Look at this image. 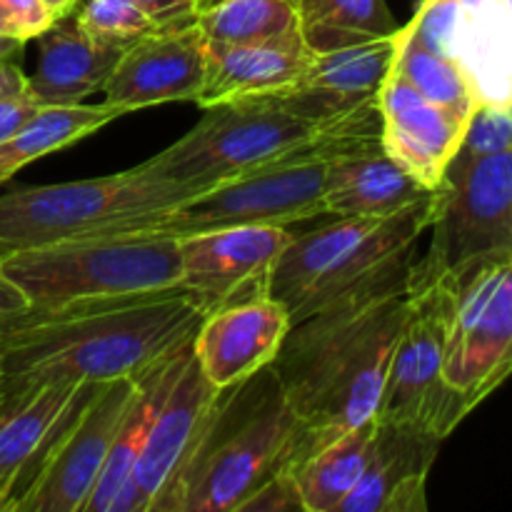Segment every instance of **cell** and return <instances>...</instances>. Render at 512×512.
<instances>
[{
  "label": "cell",
  "mask_w": 512,
  "mask_h": 512,
  "mask_svg": "<svg viewBox=\"0 0 512 512\" xmlns=\"http://www.w3.org/2000/svg\"><path fill=\"white\" fill-rule=\"evenodd\" d=\"M195 23L208 43H268L300 33L293 0H218L198 10Z\"/></svg>",
  "instance_id": "28"
},
{
  "label": "cell",
  "mask_w": 512,
  "mask_h": 512,
  "mask_svg": "<svg viewBox=\"0 0 512 512\" xmlns=\"http://www.w3.org/2000/svg\"><path fill=\"white\" fill-rule=\"evenodd\" d=\"M303 418L285 398L273 365L223 388L173 483L150 512H238L278 473H288Z\"/></svg>",
  "instance_id": "3"
},
{
  "label": "cell",
  "mask_w": 512,
  "mask_h": 512,
  "mask_svg": "<svg viewBox=\"0 0 512 512\" xmlns=\"http://www.w3.org/2000/svg\"><path fill=\"white\" fill-rule=\"evenodd\" d=\"M80 385V383H78ZM78 385H48L0 418V512Z\"/></svg>",
  "instance_id": "27"
},
{
  "label": "cell",
  "mask_w": 512,
  "mask_h": 512,
  "mask_svg": "<svg viewBox=\"0 0 512 512\" xmlns=\"http://www.w3.org/2000/svg\"><path fill=\"white\" fill-rule=\"evenodd\" d=\"M400 33L450 60L478 105L512 108V0H420Z\"/></svg>",
  "instance_id": "11"
},
{
  "label": "cell",
  "mask_w": 512,
  "mask_h": 512,
  "mask_svg": "<svg viewBox=\"0 0 512 512\" xmlns=\"http://www.w3.org/2000/svg\"><path fill=\"white\" fill-rule=\"evenodd\" d=\"M313 58L300 33L268 43H208V73L195 103L208 108L223 100L278 93L298 83Z\"/></svg>",
  "instance_id": "23"
},
{
  "label": "cell",
  "mask_w": 512,
  "mask_h": 512,
  "mask_svg": "<svg viewBox=\"0 0 512 512\" xmlns=\"http://www.w3.org/2000/svg\"><path fill=\"white\" fill-rule=\"evenodd\" d=\"M203 110V118L183 138L140 165L163 178L213 188L223 180L305 153L330 125L298 118L265 95L223 100Z\"/></svg>",
  "instance_id": "7"
},
{
  "label": "cell",
  "mask_w": 512,
  "mask_h": 512,
  "mask_svg": "<svg viewBox=\"0 0 512 512\" xmlns=\"http://www.w3.org/2000/svg\"><path fill=\"white\" fill-rule=\"evenodd\" d=\"M40 3L48 8V13L53 15V20H58V18H65V15L73 13V10L78 8L83 0H40Z\"/></svg>",
  "instance_id": "38"
},
{
  "label": "cell",
  "mask_w": 512,
  "mask_h": 512,
  "mask_svg": "<svg viewBox=\"0 0 512 512\" xmlns=\"http://www.w3.org/2000/svg\"><path fill=\"white\" fill-rule=\"evenodd\" d=\"M0 15L8 20L13 35L23 43L38 38L43 30L55 23L53 15L40 0H0Z\"/></svg>",
  "instance_id": "33"
},
{
  "label": "cell",
  "mask_w": 512,
  "mask_h": 512,
  "mask_svg": "<svg viewBox=\"0 0 512 512\" xmlns=\"http://www.w3.org/2000/svg\"><path fill=\"white\" fill-rule=\"evenodd\" d=\"M443 440L405 423L375 420L363 478L338 512H423L430 465Z\"/></svg>",
  "instance_id": "19"
},
{
  "label": "cell",
  "mask_w": 512,
  "mask_h": 512,
  "mask_svg": "<svg viewBox=\"0 0 512 512\" xmlns=\"http://www.w3.org/2000/svg\"><path fill=\"white\" fill-rule=\"evenodd\" d=\"M208 73V40L198 23L155 28L133 40L103 85L105 103L125 115L150 105L198 100Z\"/></svg>",
  "instance_id": "14"
},
{
  "label": "cell",
  "mask_w": 512,
  "mask_h": 512,
  "mask_svg": "<svg viewBox=\"0 0 512 512\" xmlns=\"http://www.w3.org/2000/svg\"><path fill=\"white\" fill-rule=\"evenodd\" d=\"M0 35H5V38H15V35H13V28H10L8 20H5L3 15H0ZM20 43H23V40H20Z\"/></svg>",
  "instance_id": "40"
},
{
  "label": "cell",
  "mask_w": 512,
  "mask_h": 512,
  "mask_svg": "<svg viewBox=\"0 0 512 512\" xmlns=\"http://www.w3.org/2000/svg\"><path fill=\"white\" fill-rule=\"evenodd\" d=\"M28 88V78L13 60H0V100L23 95Z\"/></svg>",
  "instance_id": "37"
},
{
  "label": "cell",
  "mask_w": 512,
  "mask_h": 512,
  "mask_svg": "<svg viewBox=\"0 0 512 512\" xmlns=\"http://www.w3.org/2000/svg\"><path fill=\"white\" fill-rule=\"evenodd\" d=\"M30 308L28 298L18 290V285L10 283L0 270V325L10 323L13 318L23 315Z\"/></svg>",
  "instance_id": "36"
},
{
  "label": "cell",
  "mask_w": 512,
  "mask_h": 512,
  "mask_svg": "<svg viewBox=\"0 0 512 512\" xmlns=\"http://www.w3.org/2000/svg\"><path fill=\"white\" fill-rule=\"evenodd\" d=\"M73 15L85 33L108 43L130 45L155 30L148 15L130 0H83Z\"/></svg>",
  "instance_id": "30"
},
{
  "label": "cell",
  "mask_w": 512,
  "mask_h": 512,
  "mask_svg": "<svg viewBox=\"0 0 512 512\" xmlns=\"http://www.w3.org/2000/svg\"><path fill=\"white\" fill-rule=\"evenodd\" d=\"M295 238L290 225H238L180 240V288L205 310L268 293V273Z\"/></svg>",
  "instance_id": "13"
},
{
  "label": "cell",
  "mask_w": 512,
  "mask_h": 512,
  "mask_svg": "<svg viewBox=\"0 0 512 512\" xmlns=\"http://www.w3.org/2000/svg\"><path fill=\"white\" fill-rule=\"evenodd\" d=\"M508 375H512V353H510V358H508Z\"/></svg>",
  "instance_id": "42"
},
{
  "label": "cell",
  "mask_w": 512,
  "mask_h": 512,
  "mask_svg": "<svg viewBox=\"0 0 512 512\" xmlns=\"http://www.w3.org/2000/svg\"><path fill=\"white\" fill-rule=\"evenodd\" d=\"M395 58V35L350 48L315 53L298 83L265 95L278 108L310 120L333 123L378 98Z\"/></svg>",
  "instance_id": "17"
},
{
  "label": "cell",
  "mask_w": 512,
  "mask_h": 512,
  "mask_svg": "<svg viewBox=\"0 0 512 512\" xmlns=\"http://www.w3.org/2000/svg\"><path fill=\"white\" fill-rule=\"evenodd\" d=\"M512 145V108L480 105L468 120L458 153L468 158L493 155Z\"/></svg>",
  "instance_id": "31"
},
{
  "label": "cell",
  "mask_w": 512,
  "mask_h": 512,
  "mask_svg": "<svg viewBox=\"0 0 512 512\" xmlns=\"http://www.w3.org/2000/svg\"><path fill=\"white\" fill-rule=\"evenodd\" d=\"M213 3H218V0H195V5H198V10L208 8V5H213Z\"/></svg>",
  "instance_id": "41"
},
{
  "label": "cell",
  "mask_w": 512,
  "mask_h": 512,
  "mask_svg": "<svg viewBox=\"0 0 512 512\" xmlns=\"http://www.w3.org/2000/svg\"><path fill=\"white\" fill-rule=\"evenodd\" d=\"M188 345L173 350L155 365L145 368L140 375H135L138 388H135L133 403H130L123 423H120L118 435L110 445L108 460L100 470L93 493L85 500L83 512H143V503H140V495L133 483L135 463H138L155 413H158L160 403H163L165 393H168L170 383L178 373L180 358H183Z\"/></svg>",
  "instance_id": "22"
},
{
  "label": "cell",
  "mask_w": 512,
  "mask_h": 512,
  "mask_svg": "<svg viewBox=\"0 0 512 512\" xmlns=\"http://www.w3.org/2000/svg\"><path fill=\"white\" fill-rule=\"evenodd\" d=\"M413 263L410 253L290 325L270 363L285 398L303 418L290 475L330 440L378 415L395 343L410 313Z\"/></svg>",
  "instance_id": "1"
},
{
  "label": "cell",
  "mask_w": 512,
  "mask_h": 512,
  "mask_svg": "<svg viewBox=\"0 0 512 512\" xmlns=\"http://www.w3.org/2000/svg\"><path fill=\"white\" fill-rule=\"evenodd\" d=\"M433 193L383 143L345 150L325 163L323 205L330 218H383Z\"/></svg>",
  "instance_id": "20"
},
{
  "label": "cell",
  "mask_w": 512,
  "mask_h": 512,
  "mask_svg": "<svg viewBox=\"0 0 512 512\" xmlns=\"http://www.w3.org/2000/svg\"><path fill=\"white\" fill-rule=\"evenodd\" d=\"M378 103L383 113V148L420 183L438 190L463 143L468 120L425 98L393 68L380 85Z\"/></svg>",
  "instance_id": "18"
},
{
  "label": "cell",
  "mask_w": 512,
  "mask_h": 512,
  "mask_svg": "<svg viewBox=\"0 0 512 512\" xmlns=\"http://www.w3.org/2000/svg\"><path fill=\"white\" fill-rule=\"evenodd\" d=\"M393 70L410 80L425 98L463 115L465 120H470V115L480 108L465 75L450 60L413 43L400 30L395 33Z\"/></svg>",
  "instance_id": "29"
},
{
  "label": "cell",
  "mask_w": 512,
  "mask_h": 512,
  "mask_svg": "<svg viewBox=\"0 0 512 512\" xmlns=\"http://www.w3.org/2000/svg\"><path fill=\"white\" fill-rule=\"evenodd\" d=\"M305 512L300 488L290 473H278L265 480L253 495L240 503L238 512Z\"/></svg>",
  "instance_id": "32"
},
{
  "label": "cell",
  "mask_w": 512,
  "mask_h": 512,
  "mask_svg": "<svg viewBox=\"0 0 512 512\" xmlns=\"http://www.w3.org/2000/svg\"><path fill=\"white\" fill-rule=\"evenodd\" d=\"M0 270L30 308L180 288V240L95 235L0 258Z\"/></svg>",
  "instance_id": "6"
},
{
  "label": "cell",
  "mask_w": 512,
  "mask_h": 512,
  "mask_svg": "<svg viewBox=\"0 0 512 512\" xmlns=\"http://www.w3.org/2000/svg\"><path fill=\"white\" fill-rule=\"evenodd\" d=\"M20 48H23V43L18 38H5V35H0V60H13V55Z\"/></svg>",
  "instance_id": "39"
},
{
  "label": "cell",
  "mask_w": 512,
  "mask_h": 512,
  "mask_svg": "<svg viewBox=\"0 0 512 512\" xmlns=\"http://www.w3.org/2000/svg\"><path fill=\"white\" fill-rule=\"evenodd\" d=\"M205 315L183 288L28 308L0 325V418L48 385L135 378L193 343Z\"/></svg>",
  "instance_id": "2"
},
{
  "label": "cell",
  "mask_w": 512,
  "mask_h": 512,
  "mask_svg": "<svg viewBox=\"0 0 512 512\" xmlns=\"http://www.w3.org/2000/svg\"><path fill=\"white\" fill-rule=\"evenodd\" d=\"M208 190L143 165L103 178L20 188L0 195V258L65 240L95 238Z\"/></svg>",
  "instance_id": "5"
},
{
  "label": "cell",
  "mask_w": 512,
  "mask_h": 512,
  "mask_svg": "<svg viewBox=\"0 0 512 512\" xmlns=\"http://www.w3.org/2000/svg\"><path fill=\"white\" fill-rule=\"evenodd\" d=\"M138 383H80L53 453L15 512H83Z\"/></svg>",
  "instance_id": "12"
},
{
  "label": "cell",
  "mask_w": 512,
  "mask_h": 512,
  "mask_svg": "<svg viewBox=\"0 0 512 512\" xmlns=\"http://www.w3.org/2000/svg\"><path fill=\"white\" fill-rule=\"evenodd\" d=\"M35 40L40 45V58L25 93L38 108L80 105L90 93L103 90L115 63L128 48L88 35L73 13L55 20Z\"/></svg>",
  "instance_id": "21"
},
{
  "label": "cell",
  "mask_w": 512,
  "mask_h": 512,
  "mask_svg": "<svg viewBox=\"0 0 512 512\" xmlns=\"http://www.w3.org/2000/svg\"><path fill=\"white\" fill-rule=\"evenodd\" d=\"M38 110L40 108L28 98V93L0 100V140H5L10 133H15V130H18L25 120L33 118Z\"/></svg>",
  "instance_id": "35"
},
{
  "label": "cell",
  "mask_w": 512,
  "mask_h": 512,
  "mask_svg": "<svg viewBox=\"0 0 512 512\" xmlns=\"http://www.w3.org/2000/svg\"><path fill=\"white\" fill-rule=\"evenodd\" d=\"M290 325L280 300L253 295L210 310L193 338V353L215 388H230L273 363Z\"/></svg>",
  "instance_id": "16"
},
{
  "label": "cell",
  "mask_w": 512,
  "mask_h": 512,
  "mask_svg": "<svg viewBox=\"0 0 512 512\" xmlns=\"http://www.w3.org/2000/svg\"><path fill=\"white\" fill-rule=\"evenodd\" d=\"M448 278L455 303L445 345V380L473 410L510 378L512 253L470 263Z\"/></svg>",
  "instance_id": "10"
},
{
  "label": "cell",
  "mask_w": 512,
  "mask_h": 512,
  "mask_svg": "<svg viewBox=\"0 0 512 512\" xmlns=\"http://www.w3.org/2000/svg\"><path fill=\"white\" fill-rule=\"evenodd\" d=\"M453 303V280L428 273L415 260L410 273V313L395 343L375 420L413 425L445 440L470 413L463 395L445 380Z\"/></svg>",
  "instance_id": "8"
},
{
  "label": "cell",
  "mask_w": 512,
  "mask_h": 512,
  "mask_svg": "<svg viewBox=\"0 0 512 512\" xmlns=\"http://www.w3.org/2000/svg\"><path fill=\"white\" fill-rule=\"evenodd\" d=\"M218 395L220 388H215L203 373L190 343L135 463L133 483L143 503V512L153 510L155 500L173 483L188 455L193 453L200 433L213 415Z\"/></svg>",
  "instance_id": "15"
},
{
  "label": "cell",
  "mask_w": 512,
  "mask_h": 512,
  "mask_svg": "<svg viewBox=\"0 0 512 512\" xmlns=\"http://www.w3.org/2000/svg\"><path fill=\"white\" fill-rule=\"evenodd\" d=\"M300 35L313 53L393 38L400 30L385 0H293Z\"/></svg>",
  "instance_id": "26"
},
{
  "label": "cell",
  "mask_w": 512,
  "mask_h": 512,
  "mask_svg": "<svg viewBox=\"0 0 512 512\" xmlns=\"http://www.w3.org/2000/svg\"><path fill=\"white\" fill-rule=\"evenodd\" d=\"M118 105H68V108H40L15 133L0 140V185L8 183L20 168L68 148L70 143L98 133L113 120L123 118Z\"/></svg>",
  "instance_id": "24"
},
{
  "label": "cell",
  "mask_w": 512,
  "mask_h": 512,
  "mask_svg": "<svg viewBox=\"0 0 512 512\" xmlns=\"http://www.w3.org/2000/svg\"><path fill=\"white\" fill-rule=\"evenodd\" d=\"M135 8L143 10L155 28H175V25L193 23L198 15L195 0H130Z\"/></svg>",
  "instance_id": "34"
},
{
  "label": "cell",
  "mask_w": 512,
  "mask_h": 512,
  "mask_svg": "<svg viewBox=\"0 0 512 512\" xmlns=\"http://www.w3.org/2000/svg\"><path fill=\"white\" fill-rule=\"evenodd\" d=\"M375 418L345 430L293 473L305 512H338L363 478L373 443Z\"/></svg>",
  "instance_id": "25"
},
{
  "label": "cell",
  "mask_w": 512,
  "mask_h": 512,
  "mask_svg": "<svg viewBox=\"0 0 512 512\" xmlns=\"http://www.w3.org/2000/svg\"><path fill=\"white\" fill-rule=\"evenodd\" d=\"M433 240L420 268L450 275L512 253V145L493 155L455 153L435 190Z\"/></svg>",
  "instance_id": "9"
},
{
  "label": "cell",
  "mask_w": 512,
  "mask_h": 512,
  "mask_svg": "<svg viewBox=\"0 0 512 512\" xmlns=\"http://www.w3.org/2000/svg\"><path fill=\"white\" fill-rule=\"evenodd\" d=\"M433 218L435 193L383 218H333L295 233L270 268L268 295L288 308L290 323H300L415 253Z\"/></svg>",
  "instance_id": "4"
}]
</instances>
